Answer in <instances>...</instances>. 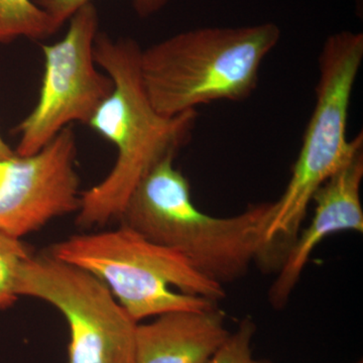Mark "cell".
<instances>
[{"instance_id": "6da1fadb", "label": "cell", "mask_w": 363, "mask_h": 363, "mask_svg": "<svg viewBox=\"0 0 363 363\" xmlns=\"http://www.w3.org/2000/svg\"><path fill=\"white\" fill-rule=\"evenodd\" d=\"M142 48L130 38L98 33L94 58L113 90L88 125L116 145V161L104 180L81 193L76 223L81 228L118 220L138 184L157 164L175 159L190 143L197 111L162 116L150 101L140 74Z\"/></svg>"}, {"instance_id": "7a4b0ae2", "label": "cell", "mask_w": 363, "mask_h": 363, "mask_svg": "<svg viewBox=\"0 0 363 363\" xmlns=\"http://www.w3.org/2000/svg\"><path fill=\"white\" fill-rule=\"evenodd\" d=\"M174 161L162 162L138 184L119 223L180 253L222 286L245 277L255 262L281 257L283 262L285 255L266 238L272 202L252 205L233 216L204 213L195 206L190 183Z\"/></svg>"}, {"instance_id": "3957f363", "label": "cell", "mask_w": 363, "mask_h": 363, "mask_svg": "<svg viewBox=\"0 0 363 363\" xmlns=\"http://www.w3.org/2000/svg\"><path fill=\"white\" fill-rule=\"evenodd\" d=\"M274 23L201 28L142 49L143 84L157 112L175 116L216 101H242L259 83L262 62L279 44Z\"/></svg>"}, {"instance_id": "277c9868", "label": "cell", "mask_w": 363, "mask_h": 363, "mask_svg": "<svg viewBox=\"0 0 363 363\" xmlns=\"http://www.w3.org/2000/svg\"><path fill=\"white\" fill-rule=\"evenodd\" d=\"M48 253L100 279L138 323L176 310L206 309L225 297L223 286L196 271L180 253L123 224L74 234Z\"/></svg>"}, {"instance_id": "5b68a950", "label": "cell", "mask_w": 363, "mask_h": 363, "mask_svg": "<svg viewBox=\"0 0 363 363\" xmlns=\"http://www.w3.org/2000/svg\"><path fill=\"white\" fill-rule=\"evenodd\" d=\"M362 60V33L342 30L325 40L314 111L286 190L272 202L266 238L279 250L288 252L297 238L318 189L363 149L362 133L347 138L351 96Z\"/></svg>"}, {"instance_id": "8992f818", "label": "cell", "mask_w": 363, "mask_h": 363, "mask_svg": "<svg viewBox=\"0 0 363 363\" xmlns=\"http://www.w3.org/2000/svg\"><path fill=\"white\" fill-rule=\"evenodd\" d=\"M21 297L44 301L65 318L67 363H133L135 322L100 279L49 253L21 269Z\"/></svg>"}, {"instance_id": "52a82bcc", "label": "cell", "mask_w": 363, "mask_h": 363, "mask_svg": "<svg viewBox=\"0 0 363 363\" xmlns=\"http://www.w3.org/2000/svg\"><path fill=\"white\" fill-rule=\"evenodd\" d=\"M99 16L92 2L70 18L63 39L42 47L45 69L39 100L16 128L21 138L18 156H32L72 123L88 124L99 105L111 95L113 82L97 69L94 43Z\"/></svg>"}, {"instance_id": "ba28073f", "label": "cell", "mask_w": 363, "mask_h": 363, "mask_svg": "<svg viewBox=\"0 0 363 363\" xmlns=\"http://www.w3.org/2000/svg\"><path fill=\"white\" fill-rule=\"evenodd\" d=\"M77 142L70 126L32 156L0 161V233L20 238L77 212Z\"/></svg>"}, {"instance_id": "9c48e42d", "label": "cell", "mask_w": 363, "mask_h": 363, "mask_svg": "<svg viewBox=\"0 0 363 363\" xmlns=\"http://www.w3.org/2000/svg\"><path fill=\"white\" fill-rule=\"evenodd\" d=\"M362 180V149L318 189L312 200V221L298 231L269 289L272 307L279 309L286 304L312 253L325 238L341 231L363 233Z\"/></svg>"}, {"instance_id": "30bf717a", "label": "cell", "mask_w": 363, "mask_h": 363, "mask_svg": "<svg viewBox=\"0 0 363 363\" xmlns=\"http://www.w3.org/2000/svg\"><path fill=\"white\" fill-rule=\"evenodd\" d=\"M230 333L217 305L166 312L138 323L133 363H206Z\"/></svg>"}, {"instance_id": "8fae6325", "label": "cell", "mask_w": 363, "mask_h": 363, "mask_svg": "<svg viewBox=\"0 0 363 363\" xmlns=\"http://www.w3.org/2000/svg\"><path fill=\"white\" fill-rule=\"evenodd\" d=\"M57 30L49 14L33 0H0V44L18 38L44 39Z\"/></svg>"}, {"instance_id": "7c38bea8", "label": "cell", "mask_w": 363, "mask_h": 363, "mask_svg": "<svg viewBox=\"0 0 363 363\" xmlns=\"http://www.w3.org/2000/svg\"><path fill=\"white\" fill-rule=\"evenodd\" d=\"M32 255L20 238L0 233V309L11 307L21 297V269Z\"/></svg>"}, {"instance_id": "4fadbf2b", "label": "cell", "mask_w": 363, "mask_h": 363, "mask_svg": "<svg viewBox=\"0 0 363 363\" xmlns=\"http://www.w3.org/2000/svg\"><path fill=\"white\" fill-rule=\"evenodd\" d=\"M255 332V321L252 318H245L206 363H267L253 355L252 340Z\"/></svg>"}, {"instance_id": "5bb4252c", "label": "cell", "mask_w": 363, "mask_h": 363, "mask_svg": "<svg viewBox=\"0 0 363 363\" xmlns=\"http://www.w3.org/2000/svg\"><path fill=\"white\" fill-rule=\"evenodd\" d=\"M38 6L44 9L54 21L56 28H61L72 16L93 0H33ZM171 0H133V9L140 18H149L168 6Z\"/></svg>"}, {"instance_id": "9a60e30c", "label": "cell", "mask_w": 363, "mask_h": 363, "mask_svg": "<svg viewBox=\"0 0 363 363\" xmlns=\"http://www.w3.org/2000/svg\"><path fill=\"white\" fill-rule=\"evenodd\" d=\"M16 152L11 149L9 145L4 142V138L0 136V161L13 157Z\"/></svg>"}, {"instance_id": "2e32d148", "label": "cell", "mask_w": 363, "mask_h": 363, "mask_svg": "<svg viewBox=\"0 0 363 363\" xmlns=\"http://www.w3.org/2000/svg\"><path fill=\"white\" fill-rule=\"evenodd\" d=\"M359 363H362V362H359Z\"/></svg>"}]
</instances>
